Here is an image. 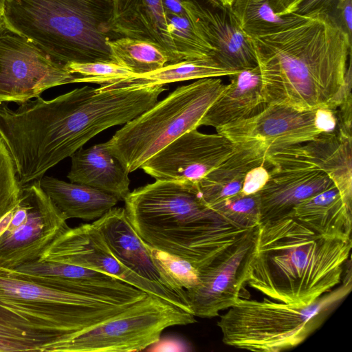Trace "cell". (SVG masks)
<instances>
[{"label":"cell","mask_w":352,"mask_h":352,"mask_svg":"<svg viewBox=\"0 0 352 352\" xmlns=\"http://www.w3.org/2000/svg\"><path fill=\"white\" fill-rule=\"evenodd\" d=\"M230 6L242 30L252 38L283 31L309 18L294 12L282 15L279 0H233Z\"/></svg>","instance_id":"27"},{"label":"cell","mask_w":352,"mask_h":352,"mask_svg":"<svg viewBox=\"0 0 352 352\" xmlns=\"http://www.w3.org/2000/svg\"><path fill=\"white\" fill-rule=\"evenodd\" d=\"M196 322L195 316L147 294L122 312L58 344L54 352H131L146 349L170 327Z\"/></svg>","instance_id":"8"},{"label":"cell","mask_w":352,"mask_h":352,"mask_svg":"<svg viewBox=\"0 0 352 352\" xmlns=\"http://www.w3.org/2000/svg\"><path fill=\"white\" fill-rule=\"evenodd\" d=\"M4 26L63 64L113 61V0H6Z\"/></svg>","instance_id":"4"},{"label":"cell","mask_w":352,"mask_h":352,"mask_svg":"<svg viewBox=\"0 0 352 352\" xmlns=\"http://www.w3.org/2000/svg\"><path fill=\"white\" fill-rule=\"evenodd\" d=\"M304 0H279L282 15L294 12Z\"/></svg>","instance_id":"39"},{"label":"cell","mask_w":352,"mask_h":352,"mask_svg":"<svg viewBox=\"0 0 352 352\" xmlns=\"http://www.w3.org/2000/svg\"><path fill=\"white\" fill-rule=\"evenodd\" d=\"M92 223L113 254L126 267L143 278L166 286L152 259L151 248L135 232L125 208L113 207Z\"/></svg>","instance_id":"18"},{"label":"cell","mask_w":352,"mask_h":352,"mask_svg":"<svg viewBox=\"0 0 352 352\" xmlns=\"http://www.w3.org/2000/svg\"><path fill=\"white\" fill-rule=\"evenodd\" d=\"M55 342L0 320V352H51Z\"/></svg>","instance_id":"33"},{"label":"cell","mask_w":352,"mask_h":352,"mask_svg":"<svg viewBox=\"0 0 352 352\" xmlns=\"http://www.w3.org/2000/svg\"><path fill=\"white\" fill-rule=\"evenodd\" d=\"M269 149L257 140L234 143L232 153L198 183L204 203L210 207L239 194L248 172L265 162Z\"/></svg>","instance_id":"20"},{"label":"cell","mask_w":352,"mask_h":352,"mask_svg":"<svg viewBox=\"0 0 352 352\" xmlns=\"http://www.w3.org/2000/svg\"><path fill=\"white\" fill-rule=\"evenodd\" d=\"M258 226L250 229L210 265L199 270L198 284L186 290L189 307L195 317L218 316L220 311L237 302L255 253Z\"/></svg>","instance_id":"14"},{"label":"cell","mask_w":352,"mask_h":352,"mask_svg":"<svg viewBox=\"0 0 352 352\" xmlns=\"http://www.w3.org/2000/svg\"><path fill=\"white\" fill-rule=\"evenodd\" d=\"M39 261L74 265L111 275L192 314L186 293L151 282L131 272L113 254L92 223L68 227L56 237Z\"/></svg>","instance_id":"13"},{"label":"cell","mask_w":352,"mask_h":352,"mask_svg":"<svg viewBox=\"0 0 352 352\" xmlns=\"http://www.w3.org/2000/svg\"><path fill=\"white\" fill-rule=\"evenodd\" d=\"M210 208L228 222L241 228L250 229L260 224L258 192L248 195L239 192Z\"/></svg>","instance_id":"31"},{"label":"cell","mask_w":352,"mask_h":352,"mask_svg":"<svg viewBox=\"0 0 352 352\" xmlns=\"http://www.w3.org/2000/svg\"><path fill=\"white\" fill-rule=\"evenodd\" d=\"M352 288L351 272L341 285L306 306L239 298L217 322L223 342L258 352H279L304 342Z\"/></svg>","instance_id":"6"},{"label":"cell","mask_w":352,"mask_h":352,"mask_svg":"<svg viewBox=\"0 0 352 352\" xmlns=\"http://www.w3.org/2000/svg\"><path fill=\"white\" fill-rule=\"evenodd\" d=\"M337 1L338 0H304L294 12L307 17L328 15Z\"/></svg>","instance_id":"37"},{"label":"cell","mask_w":352,"mask_h":352,"mask_svg":"<svg viewBox=\"0 0 352 352\" xmlns=\"http://www.w3.org/2000/svg\"><path fill=\"white\" fill-rule=\"evenodd\" d=\"M78 77L25 38L0 31V103L21 104Z\"/></svg>","instance_id":"12"},{"label":"cell","mask_w":352,"mask_h":352,"mask_svg":"<svg viewBox=\"0 0 352 352\" xmlns=\"http://www.w3.org/2000/svg\"><path fill=\"white\" fill-rule=\"evenodd\" d=\"M138 302V301H137ZM137 302L109 300L60 291L0 267V320L55 342H62Z\"/></svg>","instance_id":"5"},{"label":"cell","mask_w":352,"mask_h":352,"mask_svg":"<svg viewBox=\"0 0 352 352\" xmlns=\"http://www.w3.org/2000/svg\"><path fill=\"white\" fill-rule=\"evenodd\" d=\"M68 69L78 77L76 82H91L100 85L112 84L135 76L114 61L69 63Z\"/></svg>","instance_id":"32"},{"label":"cell","mask_w":352,"mask_h":352,"mask_svg":"<svg viewBox=\"0 0 352 352\" xmlns=\"http://www.w3.org/2000/svg\"><path fill=\"white\" fill-rule=\"evenodd\" d=\"M269 179V170L265 162L250 169L246 174L240 193L248 195L260 191Z\"/></svg>","instance_id":"36"},{"label":"cell","mask_w":352,"mask_h":352,"mask_svg":"<svg viewBox=\"0 0 352 352\" xmlns=\"http://www.w3.org/2000/svg\"><path fill=\"white\" fill-rule=\"evenodd\" d=\"M230 82L209 107L201 121V126L216 129L224 125L248 118L261 111L266 104L262 80L257 66L230 76Z\"/></svg>","instance_id":"21"},{"label":"cell","mask_w":352,"mask_h":352,"mask_svg":"<svg viewBox=\"0 0 352 352\" xmlns=\"http://www.w3.org/2000/svg\"><path fill=\"white\" fill-rule=\"evenodd\" d=\"M153 348L148 349L152 351H188L186 345L178 340L173 338L160 339L151 345Z\"/></svg>","instance_id":"38"},{"label":"cell","mask_w":352,"mask_h":352,"mask_svg":"<svg viewBox=\"0 0 352 352\" xmlns=\"http://www.w3.org/2000/svg\"><path fill=\"white\" fill-rule=\"evenodd\" d=\"M124 201L129 220L146 245L198 271L252 229L215 212L202 200L198 184L188 181L155 180L130 192Z\"/></svg>","instance_id":"3"},{"label":"cell","mask_w":352,"mask_h":352,"mask_svg":"<svg viewBox=\"0 0 352 352\" xmlns=\"http://www.w3.org/2000/svg\"><path fill=\"white\" fill-rule=\"evenodd\" d=\"M113 61L135 75L146 74L168 64L166 52L155 43L127 36L108 42Z\"/></svg>","instance_id":"28"},{"label":"cell","mask_w":352,"mask_h":352,"mask_svg":"<svg viewBox=\"0 0 352 352\" xmlns=\"http://www.w3.org/2000/svg\"><path fill=\"white\" fill-rule=\"evenodd\" d=\"M4 28H5V26H4V22H3V16H0V30L3 29Z\"/></svg>","instance_id":"41"},{"label":"cell","mask_w":352,"mask_h":352,"mask_svg":"<svg viewBox=\"0 0 352 352\" xmlns=\"http://www.w3.org/2000/svg\"><path fill=\"white\" fill-rule=\"evenodd\" d=\"M237 71L222 66L214 58L186 60L166 64L164 67L146 74L135 75L112 84L103 85V89L118 88L140 89L207 78L230 76Z\"/></svg>","instance_id":"26"},{"label":"cell","mask_w":352,"mask_h":352,"mask_svg":"<svg viewBox=\"0 0 352 352\" xmlns=\"http://www.w3.org/2000/svg\"><path fill=\"white\" fill-rule=\"evenodd\" d=\"M226 85L207 78L177 87L124 124L104 142L130 173L176 138L201 126L205 113Z\"/></svg>","instance_id":"7"},{"label":"cell","mask_w":352,"mask_h":352,"mask_svg":"<svg viewBox=\"0 0 352 352\" xmlns=\"http://www.w3.org/2000/svg\"><path fill=\"white\" fill-rule=\"evenodd\" d=\"M337 109L322 105L300 109L266 104L256 114L216 129L233 143L257 140L270 148L302 144L324 133L338 131Z\"/></svg>","instance_id":"10"},{"label":"cell","mask_w":352,"mask_h":352,"mask_svg":"<svg viewBox=\"0 0 352 352\" xmlns=\"http://www.w3.org/2000/svg\"><path fill=\"white\" fill-rule=\"evenodd\" d=\"M351 237L316 233L287 217L258 226L246 283L270 298L310 305L341 283Z\"/></svg>","instance_id":"2"},{"label":"cell","mask_w":352,"mask_h":352,"mask_svg":"<svg viewBox=\"0 0 352 352\" xmlns=\"http://www.w3.org/2000/svg\"></svg>","instance_id":"44"},{"label":"cell","mask_w":352,"mask_h":352,"mask_svg":"<svg viewBox=\"0 0 352 352\" xmlns=\"http://www.w3.org/2000/svg\"><path fill=\"white\" fill-rule=\"evenodd\" d=\"M289 217L318 234L351 237L352 211L343 203L336 186L303 200Z\"/></svg>","instance_id":"24"},{"label":"cell","mask_w":352,"mask_h":352,"mask_svg":"<svg viewBox=\"0 0 352 352\" xmlns=\"http://www.w3.org/2000/svg\"><path fill=\"white\" fill-rule=\"evenodd\" d=\"M21 187L11 155L0 138V219L15 206Z\"/></svg>","instance_id":"34"},{"label":"cell","mask_w":352,"mask_h":352,"mask_svg":"<svg viewBox=\"0 0 352 352\" xmlns=\"http://www.w3.org/2000/svg\"><path fill=\"white\" fill-rule=\"evenodd\" d=\"M352 138L339 131L324 133L302 144L314 162L337 187L346 207L352 211Z\"/></svg>","instance_id":"25"},{"label":"cell","mask_w":352,"mask_h":352,"mask_svg":"<svg viewBox=\"0 0 352 352\" xmlns=\"http://www.w3.org/2000/svg\"><path fill=\"white\" fill-rule=\"evenodd\" d=\"M182 5L222 66L237 72L257 66L252 38L243 32L230 5L219 0H183Z\"/></svg>","instance_id":"16"},{"label":"cell","mask_w":352,"mask_h":352,"mask_svg":"<svg viewBox=\"0 0 352 352\" xmlns=\"http://www.w3.org/2000/svg\"><path fill=\"white\" fill-rule=\"evenodd\" d=\"M5 3L6 0H0V16L3 15L5 8Z\"/></svg>","instance_id":"40"},{"label":"cell","mask_w":352,"mask_h":352,"mask_svg":"<svg viewBox=\"0 0 352 352\" xmlns=\"http://www.w3.org/2000/svg\"><path fill=\"white\" fill-rule=\"evenodd\" d=\"M151 254L168 287L186 293L198 284L199 271L189 262L151 248Z\"/></svg>","instance_id":"30"},{"label":"cell","mask_w":352,"mask_h":352,"mask_svg":"<svg viewBox=\"0 0 352 352\" xmlns=\"http://www.w3.org/2000/svg\"><path fill=\"white\" fill-rule=\"evenodd\" d=\"M111 25L113 34L119 37L157 43L168 54V64L177 63L163 0H113Z\"/></svg>","instance_id":"19"},{"label":"cell","mask_w":352,"mask_h":352,"mask_svg":"<svg viewBox=\"0 0 352 352\" xmlns=\"http://www.w3.org/2000/svg\"><path fill=\"white\" fill-rule=\"evenodd\" d=\"M39 180L22 186L15 206L0 219V267L15 269L39 260L69 226Z\"/></svg>","instance_id":"9"},{"label":"cell","mask_w":352,"mask_h":352,"mask_svg":"<svg viewBox=\"0 0 352 352\" xmlns=\"http://www.w3.org/2000/svg\"><path fill=\"white\" fill-rule=\"evenodd\" d=\"M252 42L266 104L337 109L351 91V40L327 15Z\"/></svg>","instance_id":"1"},{"label":"cell","mask_w":352,"mask_h":352,"mask_svg":"<svg viewBox=\"0 0 352 352\" xmlns=\"http://www.w3.org/2000/svg\"><path fill=\"white\" fill-rule=\"evenodd\" d=\"M1 30H3V29H1ZM1 30H0V31H1Z\"/></svg>","instance_id":"43"},{"label":"cell","mask_w":352,"mask_h":352,"mask_svg":"<svg viewBox=\"0 0 352 352\" xmlns=\"http://www.w3.org/2000/svg\"><path fill=\"white\" fill-rule=\"evenodd\" d=\"M265 163L269 179L258 191L260 224L289 217L303 200L336 186L302 144L270 148Z\"/></svg>","instance_id":"11"},{"label":"cell","mask_w":352,"mask_h":352,"mask_svg":"<svg viewBox=\"0 0 352 352\" xmlns=\"http://www.w3.org/2000/svg\"><path fill=\"white\" fill-rule=\"evenodd\" d=\"M168 32L171 37L177 63L214 56L213 47L204 39L187 14L167 12Z\"/></svg>","instance_id":"29"},{"label":"cell","mask_w":352,"mask_h":352,"mask_svg":"<svg viewBox=\"0 0 352 352\" xmlns=\"http://www.w3.org/2000/svg\"><path fill=\"white\" fill-rule=\"evenodd\" d=\"M221 1L222 3H225V4H227V5H230L232 3V2L233 1V0H219Z\"/></svg>","instance_id":"42"},{"label":"cell","mask_w":352,"mask_h":352,"mask_svg":"<svg viewBox=\"0 0 352 352\" xmlns=\"http://www.w3.org/2000/svg\"><path fill=\"white\" fill-rule=\"evenodd\" d=\"M70 182L86 185L124 201L130 192L129 173L104 143L78 149L71 156Z\"/></svg>","instance_id":"22"},{"label":"cell","mask_w":352,"mask_h":352,"mask_svg":"<svg viewBox=\"0 0 352 352\" xmlns=\"http://www.w3.org/2000/svg\"><path fill=\"white\" fill-rule=\"evenodd\" d=\"M11 270L39 285L94 298L137 302L148 294L115 276L74 265L36 260Z\"/></svg>","instance_id":"17"},{"label":"cell","mask_w":352,"mask_h":352,"mask_svg":"<svg viewBox=\"0 0 352 352\" xmlns=\"http://www.w3.org/2000/svg\"><path fill=\"white\" fill-rule=\"evenodd\" d=\"M39 184L67 219L96 220L119 201L115 196L92 187L43 176Z\"/></svg>","instance_id":"23"},{"label":"cell","mask_w":352,"mask_h":352,"mask_svg":"<svg viewBox=\"0 0 352 352\" xmlns=\"http://www.w3.org/2000/svg\"><path fill=\"white\" fill-rule=\"evenodd\" d=\"M234 143L223 135L197 129L182 134L145 162L140 168L156 180L198 184L232 151Z\"/></svg>","instance_id":"15"},{"label":"cell","mask_w":352,"mask_h":352,"mask_svg":"<svg viewBox=\"0 0 352 352\" xmlns=\"http://www.w3.org/2000/svg\"><path fill=\"white\" fill-rule=\"evenodd\" d=\"M327 16L333 23L351 40L352 0H338Z\"/></svg>","instance_id":"35"}]
</instances>
